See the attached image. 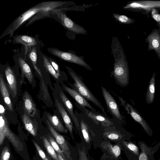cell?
Instances as JSON below:
<instances>
[{"mask_svg":"<svg viewBox=\"0 0 160 160\" xmlns=\"http://www.w3.org/2000/svg\"><path fill=\"white\" fill-rule=\"evenodd\" d=\"M74 2L48 1L40 3L30 8L17 17L6 29L2 36L11 34L24 22L34 15L39 13L45 16L48 15L53 9L67 5H75Z\"/></svg>","mask_w":160,"mask_h":160,"instance_id":"cell-1","label":"cell"},{"mask_svg":"<svg viewBox=\"0 0 160 160\" xmlns=\"http://www.w3.org/2000/svg\"><path fill=\"white\" fill-rule=\"evenodd\" d=\"M65 67L69 74L74 81L73 84L69 83L72 88L75 89L86 99L93 103L106 114L104 108L99 101L86 85L82 77L78 75L69 67Z\"/></svg>","mask_w":160,"mask_h":160,"instance_id":"cell-2","label":"cell"},{"mask_svg":"<svg viewBox=\"0 0 160 160\" xmlns=\"http://www.w3.org/2000/svg\"><path fill=\"white\" fill-rule=\"evenodd\" d=\"M7 138L18 151L24 149L22 142L9 128L7 119L4 115H0V144L2 145Z\"/></svg>","mask_w":160,"mask_h":160,"instance_id":"cell-3","label":"cell"},{"mask_svg":"<svg viewBox=\"0 0 160 160\" xmlns=\"http://www.w3.org/2000/svg\"><path fill=\"white\" fill-rule=\"evenodd\" d=\"M48 50L62 60L78 64L88 70H92L91 67L85 62L82 56H79L72 52L62 51L55 48H49Z\"/></svg>","mask_w":160,"mask_h":160,"instance_id":"cell-4","label":"cell"},{"mask_svg":"<svg viewBox=\"0 0 160 160\" xmlns=\"http://www.w3.org/2000/svg\"><path fill=\"white\" fill-rule=\"evenodd\" d=\"M51 13L56 15L62 26L68 30L77 34L85 35L87 33L83 27L75 23L59 8L54 9Z\"/></svg>","mask_w":160,"mask_h":160,"instance_id":"cell-5","label":"cell"},{"mask_svg":"<svg viewBox=\"0 0 160 160\" xmlns=\"http://www.w3.org/2000/svg\"><path fill=\"white\" fill-rule=\"evenodd\" d=\"M121 105L122 106L127 112L135 121L142 127L146 132L149 136H152L153 132L148 124L140 114L130 104L127 102L122 98L118 97Z\"/></svg>","mask_w":160,"mask_h":160,"instance_id":"cell-6","label":"cell"},{"mask_svg":"<svg viewBox=\"0 0 160 160\" xmlns=\"http://www.w3.org/2000/svg\"><path fill=\"white\" fill-rule=\"evenodd\" d=\"M102 94L108 111L115 118L122 120L123 117L121 114L116 100L110 93L104 87H101Z\"/></svg>","mask_w":160,"mask_h":160,"instance_id":"cell-7","label":"cell"},{"mask_svg":"<svg viewBox=\"0 0 160 160\" xmlns=\"http://www.w3.org/2000/svg\"><path fill=\"white\" fill-rule=\"evenodd\" d=\"M76 105L78 108L92 119L95 123L98 124L100 123L104 127H108L113 124L112 121L105 117L96 113V112H94L88 109L85 107L82 106L77 103L76 104Z\"/></svg>","mask_w":160,"mask_h":160,"instance_id":"cell-8","label":"cell"},{"mask_svg":"<svg viewBox=\"0 0 160 160\" xmlns=\"http://www.w3.org/2000/svg\"><path fill=\"white\" fill-rule=\"evenodd\" d=\"M49 129L61 149L66 156L68 160H73L71 157V152L68 145L64 137L58 133L51 125L48 120L46 121Z\"/></svg>","mask_w":160,"mask_h":160,"instance_id":"cell-9","label":"cell"},{"mask_svg":"<svg viewBox=\"0 0 160 160\" xmlns=\"http://www.w3.org/2000/svg\"><path fill=\"white\" fill-rule=\"evenodd\" d=\"M62 85L63 89L69 94L77 103L79 105L86 107L92 111L96 112L95 108L91 105L84 97L74 88H70L62 83Z\"/></svg>","mask_w":160,"mask_h":160,"instance_id":"cell-10","label":"cell"},{"mask_svg":"<svg viewBox=\"0 0 160 160\" xmlns=\"http://www.w3.org/2000/svg\"><path fill=\"white\" fill-rule=\"evenodd\" d=\"M138 144L141 150L139 160H154V154L160 146V142L152 148L149 147L142 141H139Z\"/></svg>","mask_w":160,"mask_h":160,"instance_id":"cell-11","label":"cell"},{"mask_svg":"<svg viewBox=\"0 0 160 160\" xmlns=\"http://www.w3.org/2000/svg\"><path fill=\"white\" fill-rule=\"evenodd\" d=\"M59 95L70 115L76 127V129H77V130H78L79 129L80 125L74 112L73 107L72 103L63 92L60 91Z\"/></svg>","mask_w":160,"mask_h":160,"instance_id":"cell-12","label":"cell"},{"mask_svg":"<svg viewBox=\"0 0 160 160\" xmlns=\"http://www.w3.org/2000/svg\"><path fill=\"white\" fill-rule=\"evenodd\" d=\"M55 102L58 110L61 115L64 122L68 129L72 138L74 140L73 133V124L71 118L64 107L58 100L56 99Z\"/></svg>","mask_w":160,"mask_h":160,"instance_id":"cell-13","label":"cell"},{"mask_svg":"<svg viewBox=\"0 0 160 160\" xmlns=\"http://www.w3.org/2000/svg\"><path fill=\"white\" fill-rule=\"evenodd\" d=\"M23 108L26 113L30 116L35 117L37 113L35 103L29 93L24 92L23 96Z\"/></svg>","mask_w":160,"mask_h":160,"instance_id":"cell-14","label":"cell"},{"mask_svg":"<svg viewBox=\"0 0 160 160\" xmlns=\"http://www.w3.org/2000/svg\"><path fill=\"white\" fill-rule=\"evenodd\" d=\"M22 122L25 129L31 134L36 136L38 131V124L36 121L32 119L27 113L22 116Z\"/></svg>","mask_w":160,"mask_h":160,"instance_id":"cell-15","label":"cell"},{"mask_svg":"<svg viewBox=\"0 0 160 160\" xmlns=\"http://www.w3.org/2000/svg\"><path fill=\"white\" fill-rule=\"evenodd\" d=\"M4 73L8 83L9 87L13 95L15 97L17 94V83L15 75L12 68L7 67L4 70Z\"/></svg>","mask_w":160,"mask_h":160,"instance_id":"cell-16","label":"cell"},{"mask_svg":"<svg viewBox=\"0 0 160 160\" xmlns=\"http://www.w3.org/2000/svg\"><path fill=\"white\" fill-rule=\"evenodd\" d=\"M0 90L3 101L8 110H13L12 102L8 89L3 79L2 75L0 74Z\"/></svg>","mask_w":160,"mask_h":160,"instance_id":"cell-17","label":"cell"},{"mask_svg":"<svg viewBox=\"0 0 160 160\" xmlns=\"http://www.w3.org/2000/svg\"><path fill=\"white\" fill-rule=\"evenodd\" d=\"M100 146L103 149L115 158H118L121 154V149L118 145H112L108 142L103 141Z\"/></svg>","mask_w":160,"mask_h":160,"instance_id":"cell-18","label":"cell"},{"mask_svg":"<svg viewBox=\"0 0 160 160\" xmlns=\"http://www.w3.org/2000/svg\"><path fill=\"white\" fill-rule=\"evenodd\" d=\"M14 42L16 44H21L26 46H34L37 44V42L33 37L26 35H19L16 36L14 38Z\"/></svg>","mask_w":160,"mask_h":160,"instance_id":"cell-19","label":"cell"},{"mask_svg":"<svg viewBox=\"0 0 160 160\" xmlns=\"http://www.w3.org/2000/svg\"><path fill=\"white\" fill-rule=\"evenodd\" d=\"M18 62L21 70L22 73L30 83H32L33 80V76L29 65L22 58H18Z\"/></svg>","mask_w":160,"mask_h":160,"instance_id":"cell-20","label":"cell"},{"mask_svg":"<svg viewBox=\"0 0 160 160\" xmlns=\"http://www.w3.org/2000/svg\"><path fill=\"white\" fill-rule=\"evenodd\" d=\"M155 77L154 73L150 79L145 95V100L148 104H152L153 102L155 93Z\"/></svg>","mask_w":160,"mask_h":160,"instance_id":"cell-21","label":"cell"},{"mask_svg":"<svg viewBox=\"0 0 160 160\" xmlns=\"http://www.w3.org/2000/svg\"><path fill=\"white\" fill-rule=\"evenodd\" d=\"M47 115L48 120L54 129L60 132L65 134L67 133V130L56 115H52L49 114H47Z\"/></svg>","mask_w":160,"mask_h":160,"instance_id":"cell-22","label":"cell"},{"mask_svg":"<svg viewBox=\"0 0 160 160\" xmlns=\"http://www.w3.org/2000/svg\"><path fill=\"white\" fill-rule=\"evenodd\" d=\"M28 56L32 64L34 69L42 78V76L41 70L37 66V56L36 47L34 46L31 47L29 51Z\"/></svg>","mask_w":160,"mask_h":160,"instance_id":"cell-23","label":"cell"},{"mask_svg":"<svg viewBox=\"0 0 160 160\" xmlns=\"http://www.w3.org/2000/svg\"><path fill=\"white\" fill-rule=\"evenodd\" d=\"M81 129L85 141L87 143H89L91 140L90 133L91 130L88 125L82 119L80 123Z\"/></svg>","mask_w":160,"mask_h":160,"instance_id":"cell-24","label":"cell"},{"mask_svg":"<svg viewBox=\"0 0 160 160\" xmlns=\"http://www.w3.org/2000/svg\"><path fill=\"white\" fill-rule=\"evenodd\" d=\"M42 139L44 146L48 153L54 160H59L57 153L52 147L47 138L44 137H42Z\"/></svg>","mask_w":160,"mask_h":160,"instance_id":"cell-25","label":"cell"},{"mask_svg":"<svg viewBox=\"0 0 160 160\" xmlns=\"http://www.w3.org/2000/svg\"><path fill=\"white\" fill-rule=\"evenodd\" d=\"M43 66L46 70L55 78L58 79L59 76L55 70L49 60L45 56H43Z\"/></svg>","mask_w":160,"mask_h":160,"instance_id":"cell-26","label":"cell"},{"mask_svg":"<svg viewBox=\"0 0 160 160\" xmlns=\"http://www.w3.org/2000/svg\"><path fill=\"white\" fill-rule=\"evenodd\" d=\"M104 138L114 141H119L122 139L123 135L119 132L115 131L105 132L103 133Z\"/></svg>","mask_w":160,"mask_h":160,"instance_id":"cell-27","label":"cell"},{"mask_svg":"<svg viewBox=\"0 0 160 160\" xmlns=\"http://www.w3.org/2000/svg\"><path fill=\"white\" fill-rule=\"evenodd\" d=\"M123 145L131 152L134 154L139 156L140 152L139 147L132 142H127L124 140L122 141Z\"/></svg>","mask_w":160,"mask_h":160,"instance_id":"cell-28","label":"cell"},{"mask_svg":"<svg viewBox=\"0 0 160 160\" xmlns=\"http://www.w3.org/2000/svg\"><path fill=\"white\" fill-rule=\"evenodd\" d=\"M48 138L49 143L56 152L60 154L65 160H67L63 151L61 149L56 141L50 135L48 136Z\"/></svg>","mask_w":160,"mask_h":160,"instance_id":"cell-29","label":"cell"},{"mask_svg":"<svg viewBox=\"0 0 160 160\" xmlns=\"http://www.w3.org/2000/svg\"><path fill=\"white\" fill-rule=\"evenodd\" d=\"M112 15L115 19L119 23H127L130 22L131 20L128 17L124 15L113 13Z\"/></svg>","mask_w":160,"mask_h":160,"instance_id":"cell-30","label":"cell"},{"mask_svg":"<svg viewBox=\"0 0 160 160\" xmlns=\"http://www.w3.org/2000/svg\"><path fill=\"white\" fill-rule=\"evenodd\" d=\"M10 156V152L7 146H5L2 150L0 160H9Z\"/></svg>","mask_w":160,"mask_h":160,"instance_id":"cell-31","label":"cell"},{"mask_svg":"<svg viewBox=\"0 0 160 160\" xmlns=\"http://www.w3.org/2000/svg\"><path fill=\"white\" fill-rule=\"evenodd\" d=\"M33 142L39 155L43 160H49L44 152L37 142L34 141H33Z\"/></svg>","mask_w":160,"mask_h":160,"instance_id":"cell-32","label":"cell"},{"mask_svg":"<svg viewBox=\"0 0 160 160\" xmlns=\"http://www.w3.org/2000/svg\"><path fill=\"white\" fill-rule=\"evenodd\" d=\"M78 153L79 160H88L84 148H83L81 150L79 149Z\"/></svg>","mask_w":160,"mask_h":160,"instance_id":"cell-33","label":"cell"},{"mask_svg":"<svg viewBox=\"0 0 160 160\" xmlns=\"http://www.w3.org/2000/svg\"><path fill=\"white\" fill-rule=\"evenodd\" d=\"M49 60L53 68L60 76L61 74L58 65L54 60L51 58L49 59Z\"/></svg>","mask_w":160,"mask_h":160,"instance_id":"cell-34","label":"cell"},{"mask_svg":"<svg viewBox=\"0 0 160 160\" xmlns=\"http://www.w3.org/2000/svg\"><path fill=\"white\" fill-rule=\"evenodd\" d=\"M5 113V109L3 106L1 104L0 105V115H4Z\"/></svg>","mask_w":160,"mask_h":160,"instance_id":"cell-35","label":"cell"},{"mask_svg":"<svg viewBox=\"0 0 160 160\" xmlns=\"http://www.w3.org/2000/svg\"><path fill=\"white\" fill-rule=\"evenodd\" d=\"M152 45L154 48L158 47L159 45V42L156 39H154L152 41Z\"/></svg>","mask_w":160,"mask_h":160,"instance_id":"cell-36","label":"cell"},{"mask_svg":"<svg viewBox=\"0 0 160 160\" xmlns=\"http://www.w3.org/2000/svg\"><path fill=\"white\" fill-rule=\"evenodd\" d=\"M153 18L156 21H160V15L156 14L153 16Z\"/></svg>","mask_w":160,"mask_h":160,"instance_id":"cell-37","label":"cell"},{"mask_svg":"<svg viewBox=\"0 0 160 160\" xmlns=\"http://www.w3.org/2000/svg\"><path fill=\"white\" fill-rule=\"evenodd\" d=\"M57 154L59 160H65L63 158V157L61 156L60 155V154L57 153Z\"/></svg>","mask_w":160,"mask_h":160,"instance_id":"cell-38","label":"cell"}]
</instances>
